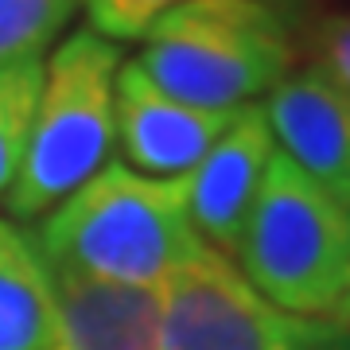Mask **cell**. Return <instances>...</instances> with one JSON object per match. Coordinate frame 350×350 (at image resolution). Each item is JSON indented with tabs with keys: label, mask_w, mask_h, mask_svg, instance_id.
<instances>
[{
	"label": "cell",
	"mask_w": 350,
	"mask_h": 350,
	"mask_svg": "<svg viewBox=\"0 0 350 350\" xmlns=\"http://www.w3.org/2000/svg\"><path fill=\"white\" fill-rule=\"evenodd\" d=\"M36 250L51 276L156 292L211 245L191 222L187 175L152 179L105 163L47 214Z\"/></svg>",
	"instance_id": "obj_1"
},
{
	"label": "cell",
	"mask_w": 350,
	"mask_h": 350,
	"mask_svg": "<svg viewBox=\"0 0 350 350\" xmlns=\"http://www.w3.org/2000/svg\"><path fill=\"white\" fill-rule=\"evenodd\" d=\"M296 43L273 0H187L160 16L133 63L156 90L199 109H241L292 75Z\"/></svg>",
	"instance_id": "obj_2"
},
{
	"label": "cell",
	"mask_w": 350,
	"mask_h": 350,
	"mask_svg": "<svg viewBox=\"0 0 350 350\" xmlns=\"http://www.w3.org/2000/svg\"><path fill=\"white\" fill-rule=\"evenodd\" d=\"M234 261L280 312L331 319L350 292V211L276 148Z\"/></svg>",
	"instance_id": "obj_3"
},
{
	"label": "cell",
	"mask_w": 350,
	"mask_h": 350,
	"mask_svg": "<svg viewBox=\"0 0 350 350\" xmlns=\"http://www.w3.org/2000/svg\"><path fill=\"white\" fill-rule=\"evenodd\" d=\"M121 70L117 43L98 31H75L47 59L31 140L4 206L12 218H39L75 195L109 163L117 144L113 90Z\"/></svg>",
	"instance_id": "obj_4"
},
{
	"label": "cell",
	"mask_w": 350,
	"mask_h": 350,
	"mask_svg": "<svg viewBox=\"0 0 350 350\" xmlns=\"http://www.w3.org/2000/svg\"><path fill=\"white\" fill-rule=\"evenodd\" d=\"M156 292L167 350H350V327L280 312L214 250Z\"/></svg>",
	"instance_id": "obj_5"
},
{
	"label": "cell",
	"mask_w": 350,
	"mask_h": 350,
	"mask_svg": "<svg viewBox=\"0 0 350 350\" xmlns=\"http://www.w3.org/2000/svg\"><path fill=\"white\" fill-rule=\"evenodd\" d=\"M241 109L183 105L152 86L137 63H125L117 70V90H113L117 144L129 167L152 179L187 175L222 140V133L238 121Z\"/></svg>",
	"instance_id": "obj_6"
},
{
	"label": "cell",
	"mask_w": 350,
	"mask_h": 350,
	"mask_svg": "<svg viewBox=\"0 0 350 350\" xmlns=\"http://www.w3.org/2000/svg\"><path fill=\"white\" fill-rule=\"evenodd\" d=\"M276 140L269 133L261 105H245L222 140L187 172V211L199 238L218 257H238L253 202L261 195L265 167L273 160Z\"/></svg>",
	"instance_id": "obj_7"
},
{
	"label": "cell",
	"mask_w": 350,
	"mask_h": 350,
	"mask_svg": "<svg viewBox=\"0 0 350 350\" xmlns=\"http://www.w3.org/2000/svg\"><path fill=\"white\" fill-rule=\"evenodd\" d=\"M261 113L276 148L350 211V94L312 66L288 75Z\"/></svg>",
	"instance_id": "obj_8"
},
{
	"label": "cell",
	"mask_w": 350,
	"mask_h": 350,
	"mask_svg": "<svg viewBox=\"0 0 350 350\" xmlns=\"http://www.w3.org/2000/svg\"><path fill=\"white\" fill-rule=\"evenodd\" d=\"M59 296V338L51 350H167L160 292L51 276Z\"/></svg>",
	"instance_id": "obj_9"
},
{
	"label": "cell",
	"mask_w": 350,
	"mask_h": 350,
	"mask_svg": "<svg viewBox=\"0 0 350 350\" xmlns=\"http://www.w3.org/2000/svg\"><path fill=\"white\" fill-rule=\"evenodd\" d=\"M59 296L36 241L0 222V350H51Z\"/></svg>",
	"instance_id": "obj_10"
},
{
	"label": "cell",
	"mask_w": 350,
	"mask_h": 350,
	"mask_svg": "<svg viewBox=\"0 0 350 350\" xmlns=\"http://www.w3.org/2000/svg\"><path fill=\"white\" fill-rule=\"evenodd\" d=\"M43 70H47L43 59L0 63V199L12 191L24 163L39 90H43Z\"/></svg>",
	"instance_id": "obj_11"
},
{
	"label": "cell",
	"mask_w": 350,
	"mask_h": 350,
	"mask_svg": "<svg viewBox=\"0 0 350 350\" xmlns=\"http://www.w3.org/2000/svg\"><path fill=\"white\" fill-rule=\"evenodd\" d=\"M82 0H0V63L43 59Z\"/></svg>",
	"instance_id": "obj_12"
},
{
	"label": "cell",
	"mask_w": 350,
	"mask_h": 350,
	"mask_svg": "<svg viewBox=\"0 0 350 350\" xmlns=\"http://www.w3.org/2000/svg\"><path fill=\"white\" fill-rule=\"evenodd\" d=\"M179 4H187V0H82L90 16V31H98L109 43L113 39H144L148 27Z\"/></svg>",
	"instance_id": "obj_13"
},
{
	"label": "cell",
	"mask_w": 350,
	"mask_h": 350,
	"mask_svg": "<svg viewBox=\"0 0 350 350\" xmlns=\"http://www.w3.org/2000/svg\"><path fill=\"white\" fill-rule=\"evenodd\" d=\"M315 70H323L342 94H350V16H327L312 27Z\"/></svg>",
	"instance_id": "obj_14"
},
{
	"label": "cell",
	"mask_w": 350,
	"mask_h": 350,
	"mask_svg": "<svg viewBox=\"0 0 350 350\" xmlns=\"http://www.w3.org/2000/svg\"><path fill=\"white\" fill-rule=\"evenodd\" d=\"M331 319H335V323H342V327H350V292L342 296V304H338V312L331 315Z\"/></svg>",
	"instance_id": "obj_15"
}]
</instances>
